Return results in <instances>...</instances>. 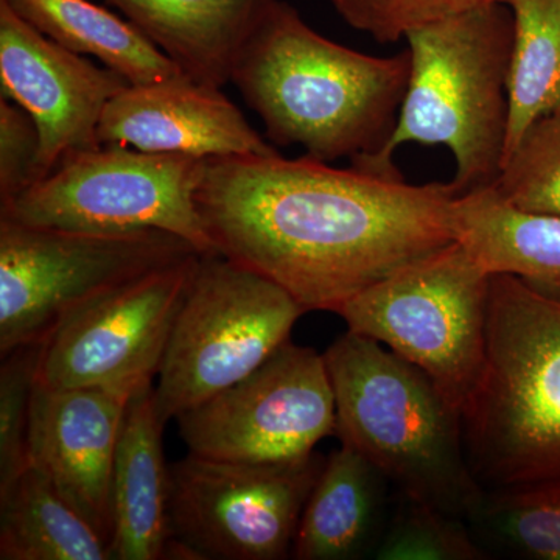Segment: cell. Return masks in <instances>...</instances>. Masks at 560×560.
Here are the masks:
<instances>
[{
  "label": "cell",
  "mask_w": 560,
  "mask_h": 560,
  "mask_svg": "<svg viewBox=\"0 0 560 560\" xmlns=\"http://www.w3.org/2000/svg\"><path fill=\"white\" fill-rule=\"evenodd\" d=\"M410 50L381 58L327 39L272 0L232 68L231 83L259 114L272 145L323 162L382 153L396 130Z\"/></svg>",
  "instance_id": "2"
},
{
  "label": "cell",
  "mask_w": 560,
  "mask_h": 560,
  "mask_svg": "<svg viewBox=\"0 0 560 560\" xmlns=\"http://www.w3.org/2000/svg\"><path fill=\"white\" fill-rule=\"evenodd\" d=\"M206 161L102 143L70 151L13 201L0 219L84 232L160 230L198 253L219 254L198 209Z\"/></svg>",
  "instance_id": "9"
},
{
  "label": "cell",
  "mask_w": 560,
  "mask_h": 560,
  "mask_svg": "<svg viewBox=\"0 0 560 560\" xmlns=\"http://www.w3.org/2000/svg\"><path fill=\"white\" fill-rule=\"evenodd\" d=\"M410 83L385 150L350 161L371 173H399L394 151L404 143L444 145L455 158L452 184L458 194L499 179L510 125L514 20L504 3L453 14L405 38Z\"/></svg>",
  "instance_id": "4"
},
{
  "label": "cell",
  "mask_w": 560,
  "mask_h": 560,
  "mask_svg": "<svg viewBox=\"0 0 560 560\" xmlns=\"http://www.w3.org/2000/svg\"><path fill=\"white\" fill-rule=\"evenodd\" d=\"M130 81L66 49L0 0L2 98L31 114L40 136L43 179L70 151L95 149L106 105Z\"/></svg>",
  "instance_id": "13"
},
{
  "label": "cell",
  "mask_w": 560,
  "mask_h": 560,
  "mask_svg": "<svg viewBox=\"0 0 560 560\" xmlns=\"http://www.w3.org/2000/svg\"><path fill=\"white\" fill-rule=\"evenodd\" d=\"M500 2L514 20L506 160L530 125L560 105V0Z\"/></svg>",
  "instance_id": "22"
},
{
  "label": "cell",
  "mask_w": 560,
  "mask_h": 560,
  "mask_svg": "<svg viewBox=\"0 0 560 560\" xmlns=\"http://www.w3.org/2000/svg\"><path fill=\"white\" fill-rule=\"evenodd\" d=\"M184 75L223 88L272 0H105Z\"/></svg>",
  "instance_id": "17"
},
{
  "label": "cell",
  "mask_w": 560,
  "mask_h": 560,
  "mask_svg": "<svg viewBox=\"0 0 560 560\" xmlns=\"http://www.w3.org/2000/svg\"><path fill=\"white\" fill-rule=\"evenodd\" d=\"M302 156L210 158L197 205L217 253L340 312L390 275L456 242L451 183L335 168Z\"/></svg>",
  "instance_id": "1"
},
{
  "label": "cell",
  "mask_w": 560,
  "mask_h": 560,
  "mask_svg": "<svg viewBox=\"0 0 560 560\" xmlns=\"http://www.w3.org/2000/svg\"><path fill=\"white\" fill-rule=\"evenodd\" d=\"M44 342L2 355L0 366V495L28 467L32 401Z\"/></svg>",
  "instance_id": "26"
},
{
  "label": "cell",
  "mask_w": 560,
  "mask_h": 560,
  "mask_svg": "<svg viewBox=\"0 0 560 560\" xmlns=\"http://www.w3.org/2000/svg\"><path fill=\"white\" fill-rule=\"evenodd\" d=\"M116 388L51 389L36 383L28 466L113 545V471L121 422L132 397Z\"/></svg>",
  "instance_id": "14"
},
{
  "label": "cell",
  "mask_w": 560,
  "mask_h": 560,
  "mask_svg": "<svg viewBox=\"0 0 560 560\" xmlns=\"http://www.w3.org/2000/svg\"><path fill=\"white\" fill-rule=\"evenodd\" d=\"M36 31L80 55L97 58L131 84L184 75L124 16L91 0H7Z\"/></svg>",
  "instance_id": "20"
},
{
  "label": "cell",
  "mask_w": 560,
  "mask_h": 560,
  "mask_svg": "<svg viewBox=\"0 0 560 560\" xmlns=\"http://www.w3.org/2000/svg\"><path fill=\"white\" fill-rule=\"evenodd\" d=\"M489 282L453 242L361 291L337 315L420 368L464 415L485 372Z\"/></svg>",
  "instance_id": "6"
},
{
  "label": "cell",
  "mask_w": 560,
  "mask_h": 560,
  "mask_svg": "<svg viewBox=\"0 0 560 560\" xmlns=\"http://www.w3.org/2000/svg\"><path fill=\"white\" fill-rule=\"evenodd\" d=\"M500 0H330L346 24L375 43L394 44L453 14Z\"/></svg>",
  "instance_id": "27"
},
{
  "label": "cell",
  "mask_w": 560,
  "mask_h": 560,
  "mask_svg": "<svg viewBox=\"0 0 560 560\" xmlns=\"http://www.w3.org/2000/svg\"><path fill=\"white\" fill-rule=\"evenodd\" d=\"M201 256L147 272L70 316L44 342L36 383L131 393L151 385Z\"/></svg>",
  "instance_id": "12"
},
{
  "label": "cell",
  "mask_w": 560,
  "mask_h": 560,
  "mask_svg": "<svg viewBox=\"0 0 560 560\" xmlns=\"http://www.w3.org/2000/svg\"><path fill=\"white\" fill-rule=\"evenodd\" d=\"M165 422L154 385L132 394L113 471L110 560H164L171 529V466L162 451Z\"/></svg>",
  "instance_id": "16"
},
{
  "label": "cell",
  "mask_w": 560,
  "mask_h": 560,
  "mask_svg": "<svg viewBox=\"0 0 560 560\" xmlns=\"http://www.w3.org/2000/svg\"><path fill=\"white\" fill-rule=\"evenodd\" d=\"M191 455L232 463H290L337 430L326 359L287 341L248 377L175 419Z\"/></svg>",
  "instance_id": "11"
},
{
  "label": "cell",
  "mask_w": 560,
  "mask_h": 560,
  "mask_svg": "<svg viewBox=\"0 0 560 560\" xmlns=\"http://www.w3.org/2000/svg\"><path fill=\"white\" fill-rule=\"evenodd\" d=\"M195 253L160 230L84 232L0 219V355L46 342L92 301Z\"/></svg>",
  "instance_id": "7"
},
{
  "label": "cell",
  "mask_w": 560,
  "mask_h": 560,
  "mask_svg": "<svg viewBox=\"0 0 560 560\" xmlns=\"http://www.w3.org/2000/svg\"><path fill=\"white\" fill-rule=\"evenodd\" d=\"M482 488L560 482V302L490 275L486 363L463 415Z\"/></svg>",
  "instance_id": "5"
},
{
  "label": "cell",
  "mask_w": 560,
  "mask_h": 560,
  "mask_svg": "<svg viewBox=\"0 0 560 560\" xmlns=\"http://www.w3.org/2000/svg\"><path fill=\"white\" fill-rule=\"evenodd\" d=\"M305 308L221 254H202L158 372L165 423L248 377L290 341Z\"/></svg>",
  "instance_id": "8"
},
{
  "label": "cell",
  "mask_w": 560,
  "mask_h": 560,
  "mask_svg": "<svg viewBox=\"0 0 560 560\" xmlns=\"http://www.w3.org/2000/svg\"><path fill=\"white\" fill-rule=\"evenodd\" d=\"M453 230L489 275H511L540 296L560 302V217L526 212L495 186L453 201Z\"/></svg>",
  "instance_id": "19"
},
{
  "label": "cell",
  "mask_w": 560,
  "mask_h": 560,
  "mask_svg": "<svg viewBox=\"0 0 560 560\" xmlns=\"http://www.w3.org/2000/svg\"><path fill=\"white\" fill-rule=\"evenodd\" d=\"M0 560H110V545L28 466L0 495Z\"/></svg>",
  "instance_id": "21"
},
{
  "label": "cell",
  "mask_w": 560,
  "mask_h": 560,
  "mask_svg": "<svg viewBox=\"0 0 560 560\" xmlns=\"http://www.w3.org/2000/svg\"><path fill=\"white\" fill-rule=\"evenodd\" d=\"M493 186L517 209L560 217V105L530 125Z\"/></svg>",
  "instance_id": "24"
},
{
  "label": "cell",
  "mask_w": 560,
  "mask_h": 560,
  "mask_svg": "<svg viewBox=\"0 0 560 560\" xmlns=\"http://www.w3.org/2000/svg\"><path fill=\"white\" fill-rule=\"evenodd\" d=\"M485 555L464 521L400 492L374 559L481 560Z\"/></svg>",
  "instance_id": "25"
},
{
  "label": "cell",
  "mask_w": 560,
  "mask_h": 560,
  "mask_svg": "<svg viewBox=\"0 0 560 560\" xmlns=\"http://www.w3.org/2000/svg\"><path fill=\"white\" fill-rule=\"evenodd\" d=\"M341 444L399 492L470 521L485 499L464 444L463 415L429 375L382 342L348 330L324 353Z\"/></svg>",
  "instance_id": "3"
},
{
  "label": "cell",
  "mask_w": 560,
  "mask_h": 560,
  "mask_svg": "<svg viewBox=\"0 0 560 560\" xmlns=\"http://www.w3.org/2000/svg\"><path fill=\"white\" fill-rule=\"evenodd\" d=\"M470 522L508 552L560 560V482L492 489Z\"/></svg>",
  "instance_id": "23"
},
{
  "label": "cell",
  "mask_w": 560,
  "mask_h": 560,
  "mask_svg": "<svg viewBox=\"0 0 560 560\" xmlns=\"http://www.w3.org/2000/svg\"><path fill=\"white\" fill-rule=\"evenodd\" d=\"M388 478L360 452L341 444L326 458L313 488L291 558L357 560L374 558L386 525Z\"/></svg>",
  "instance_id": "18"
},
{
  "label": "cell",
  "mask_w": 560,
  "mask_h": 560,
  "mask_svg": "<svg viewBox=\"0 0 560 560\" xmlns=\"http://www.w3.org/2000/svg\"><path fill=\"white\" fill-rule=\"evenodd\" d=\"M327 456L232 463L189 455L171 464V529L200 560H282Z\"/></svg>",
  "instance_id": "10"
},
{
  "label": "cell",
  "mask_w": 560,
  "mask_h": 560,
  "mask_svg": "<svg viewBox=\"0 0 560 560\" xmlns=\"http://www.w3.org/2000/svg\"><path fill=\"white\" fill-rule=\"evenodd\" d=\"M43 179L40 136L27 110L0 101V206L13 201Z\"/></svg>",
  "instance_id": "28"
},
{
  "label": "cell",
  "mask_w": 560,
  "mask_h": 560,
  "mask_svg": "<svg viewBox=\"0 0 560 560\" xmlns=\"http://www.w3.org/2000/svg\"><path fill=\"white\" fill-rule=\"evenodd\" d=\"M98 140L201 160L279 153L221 88L189 77L125 88L103 110Z\"/></svg>",
  "instance_id": "15"
}]
</instances>
